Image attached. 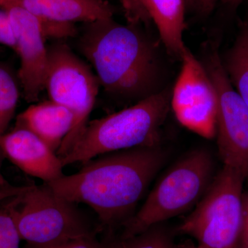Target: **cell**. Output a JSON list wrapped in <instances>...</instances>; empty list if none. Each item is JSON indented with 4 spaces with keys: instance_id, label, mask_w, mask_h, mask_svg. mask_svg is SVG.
<instances>
[{
    "instance_id": "9a60e30c",
    "label": "cell",
    "mask_w": 248,
    "mask_h": 248,
    "mask_svg": "<svg viewBox=\"0 0 248 248\" xmlns=\"http://www.w3.org/2000/svg\"><path fill=\"white\" fill-rule=\"evenodd\" d=\"M223 68L248 108V21H241L234 44L221 58Z\"/></svg>"
},
{
    "instance_id": "ffe728a7",
    "label": "cell",
    "mask_w": 248,
    "mask_h": 248,
    "mask_svg": "<svg viewBox=\"0 0 248 248\" xmlns=\"http://www.w3.org/2000/svg\"><path fill=\"white\" fill-rule=\"evenodd\" d=\"M97 235L98 234H93L79 239L72 240L64 244L48 248H99L100 240L98 239Z\"/></svg>"
},
{
    "instance_id": "ac0fdd59",
    "label": "cell",
    "mask_w": 248,
    "mask_h": 248,
    "mask_svg": "<svg viewBox=\"0 0 248 248\" xmlns=\"http://www.w3.org/2000/svg\"><path fill=\"white\" fill-rule=\"evenodd\" d=\"M22 241L9 210L0 203V248H20Z\"/></svg>"
},
{
    "instance_id": "7a4b0ae2",
    "label": "cell",
    "mask_w": 248,
    "mask_h": 248,
    "mask_svg": "<svg viewBox=\"0 0 248 248\" xmlns=\"http://www.w3.org/2000/svg\"><path fill=\"white\" fill-rule=\"evenodd\" d=\"M85 25L80 50L109 97L134 104L164 89L156 46L135 24L110 17Z\"/></svg>"
},
{
    "instance_id": "e0dca14e",
    "label": "cell",
    "mask_w": 248,
    "mask_h": 248,
    "mask_svg": "<svg viewBox=\"0 0 248 248\" xmlns=\"http://www.w3.org/2000/svg\"><path fill=\"white\" fill-rule=\"evenodd\" d=\"M122 240V248H174V246L171 233L160 224Z\"/></svg>"
},
{
    "instance_id": "6da1fadb",
    "label": "cell",
    "mask_w": 248,
    "mask_h": 248,
    "mask_svg": "<svg viewBox=\"0 0 248 248\" xmlns=\"http://www.w3.org/2000/svg\"><path fill=\"white\" fill-rule=\"evenodd\" d=\"M167 156L160 144L114 152L90 160L75 174L46 184L63 198L89 205L103 229L112 231L133 216Z\"/></svg>"
},
{
    "instance_id": "4316f807",
    "label": "cell",
    "mask_w": 248,
    "mask_h": 248,
    "mask_svg": "<svg viewBox=\"0 0 248 248\" xmlns=\"http://www.w3.org/2000/svg\"><path fill=\"white\" fill-rule=\"evenodd\" d=\"M186 1H187V3L188 2V3H190V4H192V3H197V1H198V0H186Z\"/></svg>"
},
{
    "instance_id": "7c38bea8",
    "label": "cell",
    "mask_w": 248,
    "mask_h": 248,
    "mask_svg": "<svg viewBox=\"0 0 248 248\" xmlns=\"http://www.w3.org/2000/svg\"><path fill=\"white\" fill-rule=\"evenodd\" d=\"M186 0H126L123 5L130 23L149 18L171 56L181 60L185 51Z\"/></svg>"
},
{
    "instance_id": "d4e9b609",
    "label": "cell",
    "mask_w": 248,
    "mask_h": 248,
    "mask_svg": "<svg viewBox=\"0 0 248 248\" xmlns=\"http://www.w3.org/2000/svg\"><path fill=\"white\" fill-rule=\"evenodd\" d=\"M245 0H222L223 3L231 6V7H237Z\"/></svg>"
},
{
    "instance_id": "7402d4cb",
    "label": "cell",
    "mask_w": 248,
    "mask_h": 248,
    "mask_svg": "<svg viewBox=\"0 0 248 248\" xmlns=\"http://www.w3.org/2000/svg\"><path fill=\"white\" fill-rule=\"evenodd\" d=\"M108 232L105 237L100 240L99 248H122L123 240L112 234V231H108Z\"/></svg>"
},
{
    "instance_id": "9c48e42d",
    "label": "cell",
    "mask_w": 248,
    "mask_h": 248,
    "mask_svg": "<svg viewBox=\"0 0 248 248\" xmlns=\"http://www.w3.org/2000/svg\"><path fill=\"white\" fill-rule=\"evenodd\" d=\"M171 93L170 104L179 123L205 139L216 136V88L202 62L188 48Z\"/></svg>"
},
{
    "instance_id": "52a82bcc",
    "label": "cell",
    "mask_w": 248,
    "mask_h": 248,
    "mask_svg": "<svg viewBox=\"0 0 248 248\" xmlns=\"http://www.w3.org/2000/svg\"><path fill=\"white\" fill-rule=\"evenodd\" d=\"M99 88L92 68L68 46L60 43L48 48L45 90L50 101L66 108L74 118L71 132L57 151L59 157L71 149L89 123Z\"/></svg>"
},
{
    "instance_id": "44dd1931",
    "label": "cell",
    "mask_w": 248,
    "mask_h": 248,
    "mask_svg": "<svg viewBox=\"0 0 248 248\" xmlns=\"http://www.w3.org/2000/svg\"><path fill=\"white\" fill-rule=\"evenodd\" d=\"M243 204H244V219H243L240 248H248V192L244 194Z\"/></svg>"
},
{
    "instance_id": "8992f818",
    "label": "cell",
    "mask_w": 248,
    "mask_h": 248,
    "mask_svg": "<svg viewBox=\"0 0 248 248\" xmlns=\"http://www.w3.org/2000/svg\"><path fill=\"white\" fill-rule=\"evenodd\" d=\"M246 178L223 166L193 211L178 227V232L193 238L200 248H240Z\"/></svg>"
},
{
    "instance_id": "3957f363",
    "label": "cell",
    "mask_w": 248,
    "mask_h": 248,
    "mask_svg": "<svg viewBox=\"0 0 248 248\" xmlns=\"http://www.w3.org/2000/svg\"><path fill=\"white\" fill-rule=\"evenodd\" d=\"M172 90L156 94L118 112L89 122L66 155L62 166L90 160L114 152L159 145L160 130L171 108Z\"/></svg>"
},
{
    "instance_id": "83f0119b",
    "label": "cell",
    "mask_w": 248,
    "mask_h": 248,
    "mask_svg": "<svg viewBox=\"0 0 248 248\" xmlns=\"http://www.w3.org/2000/svg\"><path fill=\"white\" fill-rule=\"evenodd\" d=\"M119 1H120V2L122 3V5H124V3L125 2V1H126V0H119Z\"/></svg>"
},
{
    "instance_id": "4fadbf2b",
    "label": "cell",
    "mask_w": 248,
    "mask_h": 248,
    "mask_svg": "<svg viewBox=\"0 0 248 248\" xmlns=\"http://www.w3.org/2000/svg\"><path fill=\"white\" fill-rule=\"evenodd\" d=\"M19 7L55 22L89 24L113 17L115 9L107 0H0V10Z\"/></svg>"
},
{
    "instance_id": "277c9868",
    "label": "cell",
    "mask_w": 248,
    "mask_h": 248,
    "mask_svg": "<svg viewBox=\"0 0 248 248\" xmlns=\"http://www.w3.org/2000/svg\"><path fill=\"white\" fill-rule=\"evenodd\" d=\"M4 203L21 239L31 248H48L99 234L103 229L78 203L63 198L48 184L27 186Z\"/></svg>"
},
{
    "instance_id": "484cf974",
    "label": "cell",
    "mask_w": 248,
    "mask_h": 248,
    "mask_svg": "<svg viewBox=\"0 0 248 248\" xmlns=\"http://www.w3.org/2000/svg\"><path fill=\"white\" fill-rule=\"evenodd\" d=\"M1 152V151H0ZM7 184V183L5 182L4 177H2L1 174V171H0V186H4Z\"/></svg>"
},
{
    "instance_id": "5b68a950",
    "label": "cell",
    "mask_w": 248,
    "mask_h": 248,
    "mask_svg": "<svg viewBox=\"0 0 248 248\" xmlns=\"http://www.w3.org/2000/svg\"><path fill=\"white\" fill-rule=\"evenodd\" d=\"M214 160L208 150L184 155L161 177L140 210L122 225L127 239L196 206L213 182Z\"/></svg>"
},
{
    "instance_id": "8fae6325",
    "label": "cell",
    "mask_w": 248,
    "mask_h": 248,
    "mask_svg": "<svg viewBox=\"0 0 248 248\" xmlns=\"http://www.w3.org/2000/svg\"><path fill=\"white\" fill-rule=\"evenodd\" d=\"M0 151L23 172L50 183L63 177L57 153L30 130L16 127L0 138Z\"/></svg>"
},
{
    "instance_id": "cb8c5ba5",
    "label": "cell",
    "mask_w": 248,
    "mask_h": 248,
    "mask_svg": "<svg viewBox=\"0 0 248 248\" xmlns=\"http://www.w3.org/2000/svg\"><path fill=\"white\" fill-rule=\"evenodd\" d=\"M174 248H200L197 244H192L190 242H184L182 244L174 245Z\"/></svg>"
},
{
    "instance_id": "5bb4252c",
    "label": "cell",
    "mask_w": 248,
    "mask_h": 248,
    "mask_svg": "<svg viewBox=\"0 0 248 248\" xmlns=\"http://www.w3.org/2000/svg\"><path fill=\"white\" fill-rule=\"evenodd\" d=\"M73 122V114L68 109L50 100L23 111L18 115L16 127L30 130L57 153Z\"/></svg>"
},
{
    "instance_id": "ba28073f",
    "label": "cell",
    "mask_w": 248,
    "mask_h": 248,
    "mask_svg": "<svg viewBox=\"0 0 248 248\" xmlns=\"http://www.w3.org/2000/svg\"><path fill=\"white\" fill-rule=\"evenodd\" d=\"M202 64L217 93L216 136L218 153L224 166L248 177V108L228 78L216 43L203 48Z\"/></svg>"
},
{
    "instance_id": "d6986e66",
    "label": "cell",
    "mask_w": 248,
    "mask_h": 248,
    "mask_svg": "<svg viewBox=\"0 0 248 248\" xmlns=\"http://www.w3.org/2000/svg\"><path fill=\"white\" fill-rule=\"evenodd\" d=\"M0 45L15 49L14 31L9 15L6 11L0 10Z\"/></svg>"
},
{
    "instance_id": "2e32d148",
    "label": "cell",
    "mask_w": 248,
    "mask_h": 248,
    "mask_svg": "<svg viewBox=\"0 0 248 248\" xmlns=\"http://www.w3.org/2000/svg\"><path fill=\"white\" fill-rule=\"evenodd\" d=\"M19 99V89L11 72L0 63V138L14 117Z\"/></svg>"
},
{
    "instance_id": "603a6c76",
    "label": "cell",
    "mask_w": 248,
    "mask_h": 248,
    "mask_svg": "<svg viewBox=\"0 0 248 248\" xmlns=\"http://www.w3.org/2000/svg\"><path fill=\"white\" fill-rule=\"evenodd\" d=\"M219 1L221 0H198L197 6L201 14L203 16H208L213 11Z\"/></svg>"
},
{
    "instance_id": "30bf717a",
    "label": "cell",
    "mask_w": 248,
    "mask_h": 248,
    "mask_svg": "<svg viewBox=\"0 0 248 248\" xmlns=\"http://www.w3.org/2000/svg\"><path fill=\"white\" fill-rule=\"evenodd\" d=\"M9 15L15 38L14 50L19 55L18 78L23 95L29 102L37 101L45 90L48 48L40 19L19 7L4 10Z\"/></svg>"
}]
</instances>
